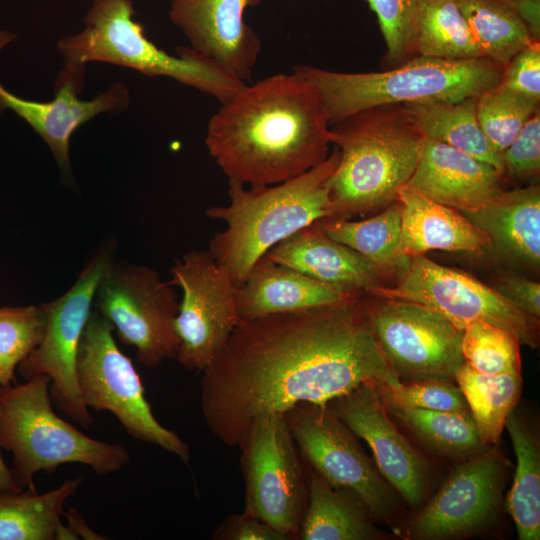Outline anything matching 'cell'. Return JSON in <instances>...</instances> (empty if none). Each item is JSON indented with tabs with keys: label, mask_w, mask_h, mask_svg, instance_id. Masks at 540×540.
Here are the masks:
<instances>
[{
	"label": "cell",
	"mask_w": 540,
	"mask_h": 540,
	"mask_svg": "<svg viewBox=\"0 0 540 540\" xmlns=\"http://www.w3.org/2000/svg\"><path fill=\"white\" fill-rule=\"evenodd\" d=\"M300 456L329 485L354 495L373 516L386 514L391 492L353 432L326 406L300 403L284 414Z\"/></svg>",
	"instance_id": "cell-15"
},
{
	"label": "cell",
	"mask_w": 540,
	"mask_h": 540,
	"mask_svg": "<svg viewBox=\"0 0 540 540\" xmlns=\"http://www.w3.org/2000/svg\"><path fill=\"white\" fill-rule=\"evenodd\" d=\"M23 488L16 480L14 473L3 461L0 454V490L20 491Z\"/></svg>",
	"instance_id": "cell-45"
},
{
	"label": "cell",
	"mask_w": 540,
	"mask_h": 540,
	"mask_svg": "<svg viewBox=\"0 0 540 540\" xmlns=\"http://www.w3.org/2000/svg\"><path fill=\"white\" fill-rule=\"evenodd\" d=\"M539 102L499 86L477 97L480 126L497 152L501 154L510 145L528 119L539 110Z\"/></svg>",
	"instance_id": "cell-36"
},
{
	"label": "cell",
	"mask_w": 540,
	"mask_h": 540,
	"mask_svg": "<svg viewBox=\"0 0 540 540\" xmlns=\"http://www.w3.org/2000/svg\"><path fill=\"white\" fill-rule=\"evenodd\" d=\"M263 0H171L169 18L190 47L238 79H251L262 48L244 12Z\"/></svg>",
	"instance_id": "cell-18"
},
{
	"label": "cell",
	"mask_w": 540,
	"mask_h": 540,
	"mask_svg": "<svg viewBox=\"0 0 540 540\" xmlns=\"http://www.w3.org/2000/svg\"><path fill=\"white\" fill-rule=\"evenodd\" d=\"M369 512L351 493L336 489L311 470L308 499L297 539L375 540L383 538Z\"/></svg>",
	"instance_id": "cell-25"
},
{
	"label": "cell",
	"mask_w": 540,
	"mask_h": 540,
	"mask_svg": "<svg viewBox=\"0 0 540 540\" xmlns=\"http://www.w3.org/2000/svg\"><path fill=\"white\" fill-rule=\"evenodd\" d=\"M339 158L334 146L319 164L275 185L248 187L228 181L229 202L205 210L208 218L226 225L210 239L208 251L237 287L272 247L316 221L332 218L326 182Z\"/></svg>",
	"instance_id": "cell-4"
},
{
	"label": "cell",
	"mask_w": 540,
	"mask_h": 540,
	"mask_svg": "<svg viewBox=\"0 0 540 540\" xmlns=\"http://www.w3.org/2000/svg\"><path fill=\"white\" fill-rule=\"evenodd\" d=\"M112 250L109 244L99 249L68 291L39 305L46 318L43 339L17 367L25 380L47 376L52 402L85 428L92 426L94 419L81 396L77 355L98 285L113 263Z\"/></svg>",
	"instance_id": "cell-9"
},
{
	"label": "cell",
	"mask_w": 540,
	"mask_h": 540,
	"mask_svg": "<svg viewBox=\"0 0 540 540\" xmlns=\"http://www.w3.org/2000/svg\"><path fill=\"white\" fill-rule=\"evenodd\" d=\"M518 15L535 41H540V0H504Z\"/></svg>",
	"instance_id": "cell-43"
},
{
	"label": "cell",
	"mask_w": 540,
	"mask_h": 540,
	"mask_svg": "<svg viewBox=\"0 0 540 540\" xmlns=\"http://www.w3.org/2000/svg\"><path fill=\"white\" fill-rule=\"evenodd\" d=\"M511 438L517 466L507 496L506 508L513 518L519 539L540 538V457L536 438L514 409L505 426Z\"/></svg>",
	"instance_id": "cell-29"
},
{
	"label": "cell",
	"mask_w": 540,
	"mask_h": 540,
	"mask_svg": "<svg viewBox=\"0 0 540 540\" xmlns=\"http://www.w3.org/2000/svg\"><path fill=\"white\" fill-rule=\"evenodd\" d=\"M322 230L333 240L358 252L386 276L400 274L410 258L400 253L401 207L397 201L379 214L359 221L328 218Z\"/></svg>",
	"instance_id": "cell-28"
},
{
	"label": "cell",
	"mask_w": 540,
	"mask_h": 540,
	"mask_svg": "<svg viewBox=\"0 0 540 540\" xmlns=\"http://www.w3.org/2000/svg\"><path fill=\"white\" fill-rule=\"evenodd\" d=\"M330 122L323 99L292 71L245 84L210 118L205 145L228 181L279 184L327 158Z\"/></svg>",
	"instance_id": "cell-2"
},
{
	"label": "cell",
	"mask_w": 540,
	"mask_h": 540,
	"mask_svg": "<svg viewBox=\"0 0 540 540\" xmlns=\"http://www.w3.org/2000/svg\"><path fill=\"white\" fill-rule=\"evenodd\" d=\"M293 71L320 93L330 125L380 105L456 102L497 87L504 65L487 58L446 60L416 56L381 72L346 73L309 65Z\"/></svg>",
	"instance_id": "cell-5"
},
{
	"label": "cell",
	"mask_w": 540,
	"mask_h": 540,
	"mask_svg": "<svg viewBox=\"0 0 540 540\" xmlns=\"http://www.w3.org/2000/svg\"><path fill=\"white\" fill-rule=\"evenodd\" d=\"M360 294L323 283L263 256L237 287L236 306L243 321L328 306Z\"/></svg>",
	"instance_id": "cell-22"
},
{
	"label": "cell",
	"mask_w": 540,
	"mask_h": 540,
	"mask_svg": "<svg viewBox=\"0 0 540 540\" xmlns=\"http://www.w3.org/2000/svg\"><path fill=\"white\" fill-rule=\"evenodd\" d=\"M493 288L523 312L539 318L540 284L538 282L509 273L499 276Z\"/></svg>",
	"instance_id": "cell-42"
},
{
	"label": "cell",
	"mask_w": 540,
	"mask_h": 540,
	"mask_svg": "<svg viewBox=\"0 0 540 540\" xmlns=\"http://www.w3.org/2000/svg\"><path fill=\"white\" fill-rule=\"evenodd\" d=\"M360 295L304 311L243 320L202 371L201 410L222 443L240 446L252 422L300 403L326 406L361 384H391Z\"/></svg>",
	"instance_id": "cell-1"
},
{
	"label": "cell",
	"mask_w": 540,
	"mask_h": 540,
	"mask_svg": "<svg viewBox=\"0 0 540 540\" xmlns=\"http://www.w3.org/2000/svg\"><path fill=\"white\" fill-rule=\"evenodd\" d=\"M214 540H287L265 522L243 511L227 517L212 535Z\"/></svg>",
	"instance_id": "cell-41"
},
{
	"label": "cell",
	"mask_w": 540,
	"mask_h": 540,
	"mask_svg": "<svg viewBox=\"0 0 540 540\" xmlns=\"http://www.w3.org/2000/svg\"><path fill=\"white\" fill-rule=\"evenodd\" d=\"M365 316L391 371L401 382H454L464 364L462 330L422 304L361 294Z\"/></svg>",
	"instance_id": "cell-10"
},
{
	"label": "cell",
	"mask_w": 540,
	"mask_h": 540,
	"mask_svg": "<svg viewBox=\"0 0 540 540\" xmlns=\"http://www.w3.org/2000/svg\"><path fill=\"white\" fill-rule=\"evenodd\" d=\"M353 434L370 447L381 475L408 501L426 492V462L390 420L375 385L364 383L328 403Z\"/></svg>",
	"instance_id": "cell-17"
},
{
	"label": "cell",
	"mask_w": 540,
	"mask_h": 540,
	"mask_svg": "<svg viewBox=\"0 0 540 540\" xmlns=\"http://www.w3.org/2000/svg\"><path fill=\"white\" fill-rule=\"evenodd\" d=\"M239 448L244 512L297 539L308 499L300 453L283 414L256 418Z\"/></svg>",
	"instance_id": "cell-11"
},
{
	"label": "cell",
	"mask_w": 540,
	"mask_h": 540,
	"mask_svg": "<svg viewBox=\"0 0 540 540\" xmlns=\"http://www.w3.org/2000/svg\"><path fill=\"white\" fill-rule=\"evenodd\" d=\"M45 326L40 306L0 308V386L17 382L15 370L39 346Z\"/></svg>",
	"instance_id": "cell-35"
},
{
	"label": "cell",
	"mask_w": 540,
	"mask_h": 540,
	"mask_svg": "<svg viewBox=\"0 0 540 540\" xmlns=\"http://www.w3.org/2000/svg\"><path fill=\"white\" fill-rule=\"evenodd\" d=\"M16 35L0 30V51ZM84 68L64 65L49 101L28 100L6 90L0 83V112L13 111L46 142L62 172L71 175L70 139L83 124L101 113H120L130 104V93L120 82L90 100L78 97L84 85Z\"/></svg>",
	"instance_id": "cell-16"
},
{
	"label": "cell",
	"mask_w": 540,
	"mask_h": 540,
	"mask_svg": "<svg viewBox=\"0 0 540 540\" xmlns=\"http://www.w3.org/2000/svg\"><path fill=\"white\" fill-rule=\"evenodd\" d=\"M417 55L446 60L485 58L456 0H418Z\"/></svg>",
	"instance_id": "cell-31"
},
{
	"label": "cell",
	"mask_w": 540,
	"mask_h": 540,
	"mask_svg": "<svg viewBox=\"0 0 540 540\" xmlns=\"http://www.w3.org/2000/svg\"><path fill=\"white\" fill-rule=\"evenodd\" d=\"M94 302L119 339L136 348L144 366L156 368L176 358L180 346L174 328L178 294L154 269L113 262L98 285Z\"/></svg>",
	"instance_id": "cell-12"
},
{
	"label": "cell",
	"mask_w": 540,
	"mask_h": 540,
	"mask_svg": "<svg viewBox=\"0 0 540 540\" xmlns=\"http://www.w3.org/2000/svg\"><path fill=\"white\" fill-rule=\"evenodd\" d=\"M386 45L388 68L398 67L417 55L418 0H366Z\"/></svg>",
	"instance_id": "cell-37"
},
{
	"label": "cell",
	"mask_w": 540,
	"mask_h": 540,
	"mask_svg": "<svg viewBox=\"0 0 540 540\" xmlns=\"http://www.w3.org/2000/svg\"><path fill=\"white\" fill-rule=\"evenodd\" d=\"M264 257L323 283L356 293L383 286L382 280L386 276L358 252L326 235L320 221L281 241Z\"/></svg>",
	"instance_id": "cell-21"
},
{
	"label": "cell",
	"mask_w": 540,
	"mask_h": 540,
	"mask_svg": "<svg viewBox=\"0 0 540 540\" xmlns=\"http://www.w3.org/2000/svg\"><path fill=\"white\" fill-rule=\"evenodd\" d=\"M391 413L417 437L439 452L465 456L485 452L470 414L388 405Z\"/></svg>",
	"instance_id": "cell-33"
},
{
	"label": "cell",
	"mask_w": 540,
	"mask_h": 540,
	"mask_svg": "<svg viewBox=\"0 0 540 540\" xmlns=\"http://www.w3.org/2000/svg\"><path fill=\"white\" fill-rule=\"evenodd\" d=\"M490 239V253L520 266L540 265V187L502 191L483 207L461 212Z\"/></svg>",
	"instance_id": "cell-24"
},
{
	"label": "cell",
	"mask_w": 540,
	"mask_h": 540,
	"mask_svg": "<svg viewBox=\"0 0 540 540\" xmlns=\"http://www.w3.org/2000/svg\"><path fill=\"white\" fill-rule=\"evenodd\" d=\"M455 381L461 390L484 445L498 442L522 388L521 375L488 376L464 362Z\"/></svg>",
	"instance_id": "cell-30"
},
{
	"label": "cell",
	"mask_w": 540,
	"mask_h": 540,
	"mask_svg": "<svg viewBox=\"0 0 540 540\" xmlns=\"http://www.w3.org/2000/svg\"><path fill=\"white\" fill-rule=\"evenodd\" d=\"M461 351L465 363L481 374L521 375L520 340L508 329L473 320L462 331Z\"/></svg>",
	"instance_id": "cell-34"
},
{
	"label": "cell",
	"mask_w": 540,
	"mask_h": 540,
	"mask_svg": "<svg viewBox=\"0 0 540 540\" xmlns=\"http://www.w3.org/2000/svg\"><path fill=\"white\" fill-rule=\"evenodd\" d=\"M387 405L469 414L466 400L453 382L423 380L375 386Z\"/></svg>",
	"instance_id": "cell-38"
},
{
	"label": "cell",
	"mask_w": 540,
	"mask_h": 540,
	"mask_svg": "<svg viewBox=\"0 0 540 540\" xmlns=\"http://www.w3.org/2000/svg\"><path fill=\"white\" fill-rule=\"evenodd\" d=\"M363 294L412 301L427 306L462 330L483 320L514 332L520 343L539 344V318L533 317L467 273L435 263L424 255L410 257L394 286H379Z\"/></svg>",
	"instance_id": "cell-13"
},
{
	"label": "cell",
	"mask_w": 540,
	"mask_h": 540,
	"mask_svg": "<svg viewBox=\"0 0 540 540\" xmlns=\"http://www.w3.org/2000/svg\"><path fill=\"white\" fill-rule=\"evenodd\" d=\"M396 201L401 207L399 249L403 256L424 255L430 250L490 253L489 237L460 211L407 186L398 191Z\"/></svg>",
	"instance_id": "cell-23"
},
{
	"label": "cell",
	"mask_w": 540,
	"mask_h": 540,
	"mask_svg": "<svg viewBox=\"0 0 540 540\" xmlns=\"http://www.w3.org/2000/svg\"><path fill=\"white\" fill-rule=\"evenodd\" d=\"M66 516L69 520L66 528L69 532L70 539H103L89 528L77 510L71 508Z\"/></svg>",
	"instance_id": "cell-44"
},
{
	"label": "cell",
	"mask_w": 540,
	"mask_h": 540,
	"mask_svg": "<svg viewBox=\"0 0 540 540\" xmlns=\"http://www.w3.org/2000/svg\"><path fill=\"white\" fill-rule=\"evenodd\" d=\"M134 13L131 0H93L84 28L57 43L64 65L85 69L89 62H106L149 77H169L220 103L246 84L190 47H177L176 55L158 48Z\"/></svg>",
	"instance_id": "cell-6"
},
{
	"label": "cell",
	"mask_w": 540,
	"mask_h": 540,
	"mask_svg": "<svg viewBox=\"0 0 540 540\" xmlns=\"http://www.w3.org/2000/svg\"><path fill=\"white\" fill-rule=\"evenodd\" d=\"M426 137L401 104L358 111L330 126L340 153L326 182L332 218L382 210L396 201L412 177Z\"/></svg>",
	"instance_id": "cell-3"
},
{
	"label": "cell",
	"mask_w": 540,
	"mask_h": 540,
	"mask_svg": "<svg viewBox=\"0 0 540 540\" xmlns=\"http://www.w3.org/2000/svg\"><path fill=\"white\" fill-rule=\"evenodd\" d=\"M477 97L456 102L404 104L428 139L455 147L495 167L502 176L501 154L485 136L476 109Z\"/></svg>",
	"instance_id": "cell-27"
},
{
	"label": "cell",
	"mask_w": 540,
	"mask_h": 540,
	"mask_svg": "<svg viewBox=\"0 0 540 540\" xmlns=\"http://www.w3.org/2000/svg\"><path fill=\"white\" fill-rule=\"evenodd\" d=\"M173 287L182 290L175 332L180 346L178 363L188 371L202 372L219 355L240 323L237 286L208 250H192L170 269Z\"/></svg>",
	"instance_id": "cell-14"
},
{
	"label": "cell",
	"mask_w": 540,
	"mask_h": 540,
	"mask_svg": "<svg viewBox=\"0 0 540 540\" xmlns=\"http://www.w3.org/2000/svg\"><path fill=\"white\" fill-rule=\"evenodd\" d=\"M112 324L91 311L77 355V377L88 408L108 411L136 439L190 462L189 446L155 418L132 361L118 347Z\"/></svg>",
	"instance_id": "cell-8"
},
{
	"label": "cell",
	"mask_w": 540,
	"mask_h": 540,
	"mask_svg": "<svg viewBox=\"0 0 540 540\" xmlns=\"http://www.w3.org/2000/svg\"><path fill=\"white\" fill-rule=\"evenodd\" d=\"M502 178L510 181L535 179L540 172V109L501 153Z\"/></svg>",
	"instance_id": "cell-39"
},
{
	"label": "cell",
	"mask_w": 540,
	"mask_h": 540,
	"mask_svg": "<svg viewBox=\"0 0 540 540\" xmlns=\"http://www.w3.org/2000/svg\"><path fill=\"white\" fill-rule=\"evenodd\" d=\"M49 384L42 375L0 386V447L12 453L18 483L35 489L38 472L54 473L70 463L87 465L99 475L124 468L130 461L127 449L91 438L57 415Z\"/></svg>",
	"instance_id": "cell-7"
},
{
	"label": "cell",
	"mask_w": 540,
	"mask_h": 540,
	"mask_svg": "<svg viewBox=\"0 0 540 540\" xmlns=\"http://www.w3.org/2000/svg\"><path fill=\"white\" fill-rule=\"evenodd\" d=\"M492 165L448 144L426 138L417 167L405 186L460 212L477 210L503 189Z\"/></svg>",
	"instance_id": "cell-20"
},
{
	"label": "cell",
	"mask_w": 540,
	"mask_h": 540,
	"mask_svg": "<svg viewBox=\"0 0 540 540\" xmlns=\"http://www.w3.org/2000/svg\"><path fill=\"white\" fill-rule=\"evenodd\" d=\"M501 468L487 453L473 455L457 466L438 493L417 516L413 535L447 539L485 524L499 500Z\"/></svg>",
	"instance_id": "cell-19"
},
{
	"label": "cell",
	"mask_w": 540,
	"mask_h": 540,
	"mask_svg": "<svg viewBox=\"0 0 540 540\" xmlns=\"http://www.w3.org/2000/svg\"><path fill=\"white\" fill-rule=\"evenodd\" d=\"M456 2L484 57L491 61L506 65L516 53L535 41L504 0Z\"/></svg>",
	"instance_id": "cell-32"
},
{
	"label": "cell",
	"mask_w": 540,
	"mask_h": 540,
	"mask_svg": "<svg viewBox=\"0 0 540 540\" xmlns=\"http://www.w3.org/2000/svg\"><path fill=\"white\" fill-rule=\"evenodd\" d=\"M498 86L540 101V42H532L504 65Z\"/></svg>",
	"instance_id": "cell-40"
},
{
	"label": "cell",
	"mask_w": 540,
	"mask_h": 540,
	"mask_svg": "<svg viewBox=\"0 0 540 540\" xmlns=\"http://www.w3.org/2000/svg\"><path fill=\"white\" fill-rule=\"evenodd\" d=\"M83 482L65 480L45 493L35 489L0 490V540H55L64 529V504Z\"/></svg>",
	"instance_id": "cell-26"
}]
</instances>
